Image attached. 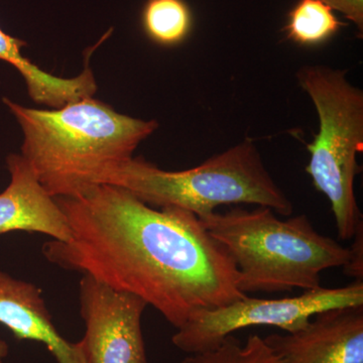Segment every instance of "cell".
<instances>
[{
	"label": "cell",
	"mask_w": 363,
	"mask_h": 363,
	"mask_svg": "<svg viewBox=\"0 0 363 363\" xmlns=\"http://www.w3.org/2000/svg\"><path fill=\"white\" fill-rule=\"evenodd\" d=\"M56 200L71 236L45 243V259L133 294L176 329L247 297L233 257L192 212L149 206L111 184Z\"/></svg>",
	"instance_id": "obj_1"
},
{
	"label": "cell",
	"mask_w": 363,
	"mask_h": 363,
	"mask_svg": "<svg viewBox=\"0 0 363 363\" xmlns=\"http://www.w3.org/2000/svg\"><path fill=\"white\" fill-rule=\"evenodd\" d=\"M23 133L21 156L54 198L84 195L106 184L159 128L84 98L58 109L28 108L4 98Z\"/></svg>",
	"instance_id": "obj_2"
},
{
	"label": "cell",
	"mask_w": 363,
	"mask_h": 363,
	"mask_svg": "<svg viewBox=\"0 0 363 363\" xmlns=\"http://www.w3.org/2000/svg\"><path fill=\"white\" fill-rule=\"evenodd\" d=\"M200 220L233 257L245 295L313 290L322 272L350 260V247L318 233L305 214L279 219L271 208L238 207Z\"/></svg>",
	"instance_id": "obj_3"
},
{
	"label": "cell",
	"mask_w": 363,
	"mask_h": 363,
	"mask_svg": "<svg viewBox=\"0 0 363 363\" xmlns=\"http://www.w3.org/2000/svg\"><path fill=\"white\" fill-rule=\"evenodd\" d=\"M106 184L126 189L149 206L179 208L200 219L224 205L271 208L284 217L294 212L293 202L269 174L250 138L182 171H166L142 157H133Z\"/></svg>",
	"instance_id": "obj_4"
},
{
	"label": "cell",
	"mask_w": 363,
	"mask_h": 363,
	"mask_svg": "<svg viewBox=\"0 0 363 363\" xmlns=\"http://www.w3.org/2000/svg\"><path fill=\"white\" fill-rule=\"evenodd\" d=\"M296 77L319 121V131L307 145L306 172L330 202L339 238L352 240L363 222L354 192L362 172L357 154L363 150V91L348 80L347 72L331 67L303 66Z\"/></svg>",
	"instance_id": "obj_5"
},
{
	"label": "cell",
	"mask_w": 363,
	"mask_h": 363,
	"mask_svg": "<svg viewBox=\"0 0 363 363\" xmlns=\"http://www.w3.org/2000/svg\"><path fill=\"white\" fill-rule=\"evenodd\" d=\"M363 306V281L341 288L319 286L296 297H247L216 309L205 310L184 324L172 337L183 352H204L218 347L227 336L252 326H274L295 332L309 323L315 315L335 308Z\"/></svg>",
	"instance_id": "obj_6"
},
{
	"label": "cell",
	"mask_w": 363,
	"mask_h": 363,
	"mask_svg": "<svg viewBox=\"0 0 363 363\" xmlns=\"http://www.w3.org/2000/svg\"><path fill=\"white\" fill-rule=\"evenodd\" d=\"M79 301L88 362L149 363L142 327L145 301L88 276L79 283Z\"/></svg>",
	"instance_id": "obj_7"
},
{
	"label": "cell",
	"mask_w": 363,
	"mask_h": 363,
	"mask_svg": "<svg viewBox=\"0 0 363 363\" xmlns=\"http://www.w3.org/2000/svg\"><path fill=\"white\" fill-rule=\"evenodd\" d=\"M264 340L279 363H363V306L326 310L300 330Z\"/></svg>",
	"instance_id": "obj_8"
},
{
	"label": "cell",
	"mask_w": 363,
	"mask_h": 363,
	"mask_svg": "<svg viewBox=\"0 0 363 363\" xmlns=\"http://www.w3.org/2000/svg\"><path fill=\"white\" fill-rule=\"evenodd\" d=\"M11 182L0 193V236L13 231L45 234L67 241L71 233L65 215L21 155L6 157Z\"/></svg>",
	"instance_id": "obj_9"
},
{
	"label": "cell",
	"mask_w": 363,
	"mask_h": 363,
	"mask_svg": "<svg viewBox=\"0 0 363 363\" xmlns=\"http://www.w3.org/2000/svg\"><path fill=\"white\" fill-rule=\"evenodd\" d=\"M0 324L18 340L45 345L57 363H89L82 340H67L55 326L39 286L4 272H0Z\"/></svg>",
	"instance_id": "obj_10"
},
{
	"label": "cell",
	"mask_w": 363,
	"mask_h": 363,
	"mask_svg": "<svg viewBox=\"0 0 363 363\" xmlns=\"http://www.w3.org/2000/svg\"><path fill=\"white\" fill-rule=\"evenodd\" d=\"M26 45L23 40L7 35L0 28V60L20 72L33 101L58 109L71 102L92 97L96 93L97 84L88 63L77 77H56L43 71L21 54V49Z\"/></svg>",
	"instance_id": "obj_11"
},
{
	"label": "cell",
	"mask_w": 363,
	"mask_h": 363,
	"mask_svg": "<svg viewBox=\"0 0 363 363\" xmlns=\"http://www.w3.org/2000/svg\"><path fill=\"white\" fill-rule=\"evenodd\" d=\"M142 23L150 40L162 47H175L192 30V11L184 0H147Z\"/></svg>",
	"instance_id": "obj_12"
},
{
	"label": "cell",
	"mask_w": 363,
	"mask_h": 363,
	"mask_svg": "<svg viewBox=\"0 0 363 363\" xmlns=\"http://www.w3.org/2000/svg\"><path fill=\"white\" fill-rule=\"evenodd\" d=\"M342 26L333 9L320 0H300L289 13L286 39L305 47L328 42Z\"/></svg>",
	"instance_id": "obj_13"
},
{
	"label": "cell",
	"mask_w": 363,
	"mask_h": 363,
	"mask_svg": "<svg viewBox=\"0 0 363 363\" xmlns=\"http://www.w3.org/2000/svg\"><path fill=\"white\" fill-rule=\"evenodd\" d=\"M180 363H279V360L259 335H250L245 344L229 335L215 350L192 353Z\"/></svg>",
	"instance_id": "obj_14"
},
{
	"label": "cell",
	"mask_w": 363,
	"mask_h": 363,
	"mask_svg": "<svg viewBox=\"0 0 363 363\" xmlns=\"http://www.w3.org/2000/svg\"><path fill=\"white\" fill-rule=\"evenodd\" d=\"M352 240L350 260L343 267L344 274L354 281H363V222L357 226Z\"/></svg>",
	"instance_id": "obj_15"
},
{
	"label": "cell",
	"mask_w": 363,
	"mask_h": 363,
	"mask_svg": "<svg viewBox=\"0 0 363 363\" xmlns=\"http://www.w3.org/2000/svg\"><path fill=\"white\" fill-rule=\"evenodd\" d=\"M333 11L342 13L357 26L360 38L363 33V0H320Z\"/></svg>",
	"instance_id": "obj_16"
},
{
	"label": "cell",
	"mask_w": 363,
	"mask_h": 363,
	"mask_svg": "<svg viewBox=\"0 0 363 363\" xmlns=\"http://www.w3.org/2000/svg\"><path fill=\"white\" fill-rule=\"evenodd\" d=\"M9 346L6 340L0 338V363H4V360L9 357Z\"/></svg>",
	"instance_id": "obj_17"
}]
</instances>
